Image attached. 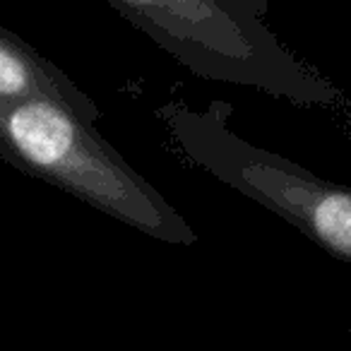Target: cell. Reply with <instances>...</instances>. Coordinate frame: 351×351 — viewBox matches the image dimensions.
<instances>
[{
  "label": "cell",
  "instance_id": "4",
  "mask_svg": "<svg viewBox=\"0 0 351 351\" xmlns=\"http://www.w3.org/2000/svg\"><path fill=\"white\" fill-rule=\"evenodd\" d=\"M32 99L63 104L92 125L101 116L94 99L82 92L68 73L36 53L22 36L0 27V106Z\"/></svg>",
  "mask_w": 351,
  "mask_h": 351
},
{
  "label": "cell",
  "instance_id": "2",
  "mask_svg": "<svg viewBox=\"0 0 351 351\" xmlns=\"http://www.w3.org/2000/svg\"><path fill=\"white\" fill-rule=\"evenodd\" d=\"M0 159L89 207L173 245L197 234L99 130L51 99L0 106Z\"/></svg>",
  "mask_w": 351,
  "mask_h": 351
},
{
  "label": "cell",
  "instance_id": "1",
  "mask_svg": "<svg viewBox=\"0 0 351 351\" xmlns=\"http://www.w3.org/2000/svg\"><path fill=\"white\" fill-rule=\"evenodd\" d=\"M202 80L255 87L296 106L337 108L344 94L265 25L267 0H106Z\"/></svg>",
  "mask_w": 351,
  "mask_h": 351
},
{
  "label": "cell",
  "instance_id": "3",
  "mask_svg": "<svg viewBox=\"0 0 351 351\" xmlns=\"http://www.w3.org/2000/svg\"><path fill=\"white\" fill-rule=\"evenodd\" d=\"M231 113L234 106L217 99L202 111L171 101L154 116L188 161L287 219L332 258L351 265V188L236 135L229 125Z\"/></svg>",
  "mask_w": 351,
  "mask_h": 351
},
{
  "label": "cell",
  "instance_id": "5",
  "mask_svg": "<svg viewBox=\"0 0 351 351\" xmlns=\"http://www.w3.org/2000/svg\"><path fill=\"white\" fill-rule=\"evenodd\" d=\"M349 339H351V330H349Z\"/></svg>",
  "mask_w": 351,
  "mask_h": 351
}]
</instances>
